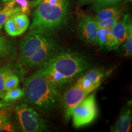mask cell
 I'll return each mask as SVG.
<instances>
[{
    "label": "cell",
    "mask_w": 132,
    "mask_h": 132,
    "mask_svg": "<svg viewBox=\"0 0 132 132\" xmlns=\"http://www.w3.org/2000/svg\"><path fill=\"white\" fill-rule=\"evenodd\" d=\"M103 77L104 73L100 69H91L80 77L77 81L75 85L84 89L92 92L100 85Z\"/></svg>",
    "instance_id": "10"
},
{
    "label": "cell",
    "mask_w": 132,
    "mask_h": 132,
    "mask_svg": "<svg viewBox=\"0 0 132 132\" xmlns=\"http://www.w3.org/2000/svg\"><path fill=\"white\" fill-rule=\"evenodd\" d=\"M15 113L18 122L22 131L42 132L48 130L46 120L26 104L21 103L16 106Z\"/></svg>",
    "instance_id": "5"
},
{
    "label": "cell",
    "mask_w": 132,
    "mask_h": 132,
    "mask_svg": "<svg viewBox=\"0 0 132 132\" xmlns=\"http://www.w3.org/2000/svg\"><path fill=\"white\" fill-rule=\"evenodd\" d=\"M69 5L39 3L32 15V22L29 30L39 29L50 32L60 29L67 21Z\"/></svg>",
    "instance_id": "3"
},
{
    "label": "cell",
    "mask_w": 132,
    "mask_h": 132,
    "mask_svg": "<svg viewBox=\"0 0 132 132\" xmlns=\"http://www.w3.org/2000/svg\"><path fill=\"white\" fill-rule=\"evenodd\" d=\"M132 32L131 22L128 21V15H126L120 21H118L111 28V33L118 46L123 44L130 32Z\"/></svg>",
    "instance_id": "11"
},
{
    "label": "cell",
    "mask_w": 132,
    "mask_h": 132,
    "mask_svg": "<svg viewBox=\"0 0 132 132\" xmlns=\"http://www.w3.org/2000/svg\"><path fill=\"white\" fill-rule=\"evenodd\" d=\"M120 10L116 6H111L102 8L97 11V14L94 19L96 21L111 19L114 16H120Z\"/></svg>",
    "instance_id": "15"
},
{
    "label": "cell",
    "mask_w": 132,
    "mask_h": 132,
    "mask_svg": "<svg viewBox=\"0 0 132 132\" xmlns=\"http://www.w3.org/2000/svg\"><path fill=\"white\" fill-rule=\"evenodd\" d=\"M42 1L49 3H54V4H69V0H42Z\"/></svg>",
    "instance_id": "28"
},
{
    "label": "cell",
    "mask_w": 132,
    "mask_h": 132,
    "mask_svg": "<svg viewBox=\"0 0 132 132\" xmlns=\"http://www.w3.org/2000/svg\"><path fill=\"white\" fill-rule=\"evenodd\" d=\"M15 7H19L21 9V12L26 15H28L30 13L31 4L28 0H14Z\"/></svg>",
    "instance_id": "24"
},
{
    "label": "cell",
    "mask_w": 132,
    "mask_h": 132,
    "mask_svg": "<svg viewBox=\"0 0 132 132\" xmlns=\"http://www.w3.org/2000/svg\"><path fill=\"white\" fill-rule=\"evenodd\" d=\"M95 1V0H78V3L80 5H86L93 3Z\"/></svg>",
    "instance_id": "29"
},
{
    "label": "cell",
    "mask_w": 132,
    "mask_h": 132,
    "mask_svg": "<svg viewBox=\"0 0 132 132\" xmlns=\"http://www.w3.org/2000/svg\"><path fill=\"white\" fill-rule=\"evenodd\" d=\"M1 1H2V2L3 3H6V2H7V1H12V0H1Z\"/></svg>",
    "instance_id": "30"
},
{
    "label": "cell",
    "mask_w": 132,
    "mask_h": 132,
    "mask_svg": "<svg viewBox=\"0 0 132 132\" xmlns=\"http://www.w3.org/2000/svg\"><path fill=\"white\" fill-rule=\"evenodd\" d=\"M8 117H9L8 110L7 109H0V128L4 124L5 122H6L8 120Z\"/></svg>",
    "instance_id": "26"
},
{
    "label": "cell",
    "mask_w": 132,
    "mask_h": 132,
    "mask_svg": "<svg viewBox=\"0 0 132 132\" xmlns=\"http://www.w3.org/2000/svg\"><path fill=\"white\" fill-rule=\"evenodd\" d=\"M15 131V130L14 125L8 120L6 122H5L4 124L0 128V131L1 132H11Z\"/></svg>",
    "instance_id": "27"
},
{
    "label": "cell",
    "mask_w": 132,
    "mask_h": 132,
    "mask_svg": "<svg viewBox=\"0 0 132 132\" xmlns=\"http://www.w3.org/2000/svg\"><path fill=\"white\" fill-rule=\"evenodd\" d=\"M131 127V110L130 105H127L122 110L117 121L111 128V131L128 132Z\"/></svg>",
    "instance_id": "12"
},
{
    "label": "cell",
    "mask_w": 132,
    "mask_h": 132,
    "mask_svg": "<svg viewBox=\"0 0 132 132\" xmlns=\"http://www.w3.org/2000/svg\"><path fill=\"white\" fill-rule=\"evenodd\" d=\"M98 26L91 16H84L78 24V32L81 39L88 44H97Z\"/></svg>",
    "instance_id": "9"
},
{
    "label": "cell",
    "mask_w": 132,
    "mask_h": 132,
    "mask_svg": "<svg viewBox=\"0 0 132 132\" xmlns=\"http://www.w3.org/2000/svg\"><path fill=\"white\" fill-rule=\"evenodd\" d=\"M4 26L5 31L9 36H12V37L20 36L19 29H18L15 23V21L12 16L7 19V20L5 22Z\"/></svg>",
    "instance_id": "19"
},
{
    "label": "cell",
    "mask_w": 132,
    "mask_h": 132,
    "mask_svg": "<svg viewBox=\"0 0 132 132\" xmlns=\"http://www.w3.org/2000/svg\"><path fill=\"white\" fill-rule=\"evenodd\" d=\"M124 45L125 56H131L132 55V32H130L125 40Z\"/></svg>",
    "instance_id": "25"
},
{
    "label": "cell",
    "mask_w": 132,
    "mask_h": 132,
    "mask_svg": "<svg viewBox=\"0 0 132 132\" xmlns=\"http://www.w3.org/2000/svg\"><path fill=\"white\" fill-rule=\"evenodd\" d=\"M16 27L19 29L20 34L21 35L28 28L29 25V20L27 15L23 13H19L12 16Z\"/></svg>",
    "instance_id": "16"
},
{
    "label": "cell",
    "mask_w": 132,
    "mask_h": 132,
    "mask_svg": "<svg viewBox=\"0 0 132 132\" xmlns=\"http://www.w3.org/2000/svg\"><path fill=\"white\" fill-rule=\"evenodd\" d=\"M98 110L95 93L89 94L74 108L72 113V122L75 128L89 125L96 119Z\"/></svg>",
    "instance_id": "6"
},
{
    "label": "cell",
    "mask_w": 132,
    "mask_h": 132,
    "mask_svg": "<svg viewBox=\"0 0 132 132\" xmlns=\"http://www.w3.org/2000/svg\"><path fill=\"white\" fill-rule=\"evenodd\" d=\"M53 32L39 29H31L19 44V61L23 65L34 53L44 46L55 40Z\"/></svg>",
    "instance_id": "4"
},
{
    "label": "cell",
    "mask_w": 132,
    "mask_h": 132,
    "mask_svg": "<svg viewBox=\"0 0 132 132\" xmlns=\"http://www.w3.org/2000/svg\"><path fill=\"white\" fill-rule=\"evenodd\" d=\"M1 96H0V108H1V106H2V103H1Z\"/></svg>",
    "instance_id": "31"
},
{
    "label": "cell",
    "mask_w": 132,
    "mask_h": 132,
    "mask_svg": "<svg viewBox=\"0 0 132 132\" xmlns=\"http://www.w3.org/2000/svg\"><path fill=\"white\" fill-rule=\"evenodd\" d=\"M120 19V16H114L111 19L104 20L102 21H96L97 26L98 28H103V29H111L113 26Z\"/></svg>",
    "instance_id": "23"
},
{
    "label": "cell",
    "mask_w": 132,
    "mask_h": 132,
    "mask_svg": "<svg viewBox=\"0 0 132 132\" xmlns=\"http://www.w3.org/2000/svg\"><path fill=\"white\" fill-rule=\"evenodd\" d=\"M19 13H21V9L19 7H15L14 9L9 11H5L3 10L0 11V29L2 28L7 19Z\"/></svg>",
    "instance_id": "22"
},
{
    "label": "cell",
    "mask_w": 132,
    "mask_h": 132,
    "mask_svg": "<svg viewBox=\"0 0 132 132\" xmlns=\"http://www.w3.org/2000/svg\"><path fill=\"white\" fill-rule=\"evenodd\" d=\"M122 0H95L94 2L93 8L95 11L102 8L115 6L121 2Z\"/></svg>",
    "instance_id": "20"
},
{
    "label": "cell",
    "mask_w": 132,
    "mask_h": 132,
    "mask_svg": "<svg viewBox=\"0 0 132 132\" xmlns=\"http://www.w3.org/2000/svg\"><path fill=\"white\" fill-rule=\"evenodd\" d=\"M23 90L26 102L44 113L57 108L61 102L60 89L48 80L40 69L26 79Z\"/></svg>",
    "instance_id": "2"
},
{
    "label": "cell",
    "mask_w": 132,
    "mask_h": 132,
    "mask_svg": "<svg viewBox=\"0 0 132 132\" xmlns=\"http://www.w3.org/2000/svg\"><path fill=\"white\" fill-rule=\"evenodd\" d=\"M97 44L101 47H105L109 50H116L119 47L111 33V29L98 28L97 32Z\"/></svg>",
    "instance_id": "13"
},
{
    "label": "cell",
    "mask_w": 132,
    "mask_h": 132,
    "mask_svg": "<svg viewBox=\"0 0 132 132\" xmlns=\"http://www.w3.org/2000/svg\"><path fill=\"white\" fill-rule=\"evenodd\" d=\"M12 72L13 71L11 69V66L9 65H3L0 69V96L1 98H3L5 92H6L4 89L5 81L7 78V76Z\"/></svg>",
    "instance_id": "18"
},
{
    "label": "cell",
    "mask_w": 132,
    "mask_h": 132,
    "mask_svg": "<svg viewBox=\"0 0 132 132\" xmlns=\"http://www.w3.org/2000/svg\"><path fill=\"white\" fill-rule=\"evenodd\" d=\"M15 54L16 48L14 44L7 38L0 35V59H11Z\"/></svg>",
    "instance_id": "14"
},
{
    "label": "cell",
    "mask_w": 132,
    "mask_h": 132,
    "mask_svg": "<svg viewBox=\"0 0 132 132\" xmlns=\"http://www.w3.org/2000/svg\"><path fill=\"white\" fill-rule=\"evenodd\" d=\"M24 95V92L23 89L16 87L5 92L2 99L4 103H9L17 101L23 97Z\"/></svg>",
    "instance_id": "17"
},
{
    "label": "cell",
    "mask_w": 132,
    "mask_h": 132,
    "mask_svg": "<svg viewBox=\"0 0 132 132\" xmlns=\"http://www.w3.org/2000/svg\"><path fill=\"white\" fill-rule=\"evenodd\" d=\"M19 78L17 75H15L13 73H11L7 76L4 82L5 91L11 90L12 89L16 88L18 87L19 84Z\"/></svg>",
    "instance_id": "21"
},
{
    "label": "cell",
    "mask_w": 132,
    "mask_h": 132,
    "mask_svg": "<svg viewBox=\"0 0 132 132\" xmlns=\"http://www.w3.org/2000/svg\"><path fill=\"white\" fill-rule=\"evenodd\" d=\"M91 92L90 90L84 89L75 85L64 93L61 101L64 108V117L67 121H69L71 118L74 108Z\"/></svg>",
    "instance_id": "7"
},
{
    "label": "cell",
    "mask_w": 132,
    "mask_h": 132,
    "mask_svg": "<svg viewBox=\"0 0 132 132\" xmlns=\"http://www.w3.org/2000/svg\"><path fill=\"white\" fill-rule=\"evenodd\" d=\"M89 67L87 59L80 54L57 52L40 69L48 80L61 90Z\"/></svg>",
    "instance_id": "1"
},
{
    "label": "cell",
    "mask_w": 132,
    "mask_h": 132,
    "mask_svg": "<svg viewBox=\"0 0 132 132\" xmlns=\"http://www.w3.org/2000/svg\"><path fill=\"white\" fill-rule=\"evenodd\" d=\"M58 48L57 41L56 40L52 41L33 54L23 66L28 68H32L42 65L58 52Z\"/></svg>",
    "instance_id": "8"
}]
</instances>
